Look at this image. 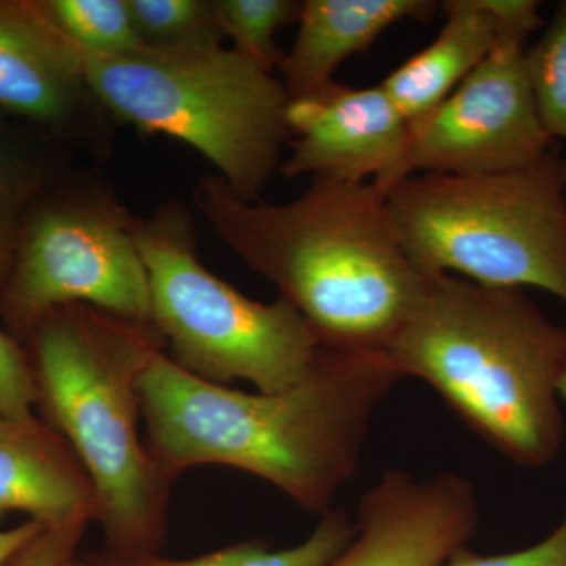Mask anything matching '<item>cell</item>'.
Masks as SVG:
<instances>
[{"label":"cell","instance_id":"1","mask_svg":"<svg viewBox=\"0 0 566 566\" xmlns=\"http://www.w3.org/2000/svg\"><path fill=\"white\" fill-rule=\"evenodd\" d=\"M400 379L386 354L324 348L301 385L249 394L203 381L161 352L140 376L145 447L172 480L196 465H227L324 515Z\"/></svg>","mask_w":566,"mask_h":566},{"label":"cell","instance_id":"2","mask_svg":"<svg viewBox=\"0 0 566 566\" xmlns=\"http://www.w3.org/2000/svg\"><path fill=\"white\" fill-rule=\"evenodd\" d=\"M193 203L227 248L279 290L324 348L385 354L427 277L390 222L386 192L312 177L289 203L244 202L219 175L197 182Z\"/></svg>","mask_w":566,"mask_h":566},{"label":"cell","instance_id":"3","mask_svg":"<svg viewBox=\"0 0 566 566\" xmlns=\"http://www.w3.org/2000/svg\"><path fill=\"white\" fill-rule=\"evenodd\" d=\"M385 354L400 378L428 382L516 464L542 468L556 458L566 329L523 290L431 275Z\"/></svg>","mask_w":566,"mask_h":566},{"label":"cell","instance_id":"4","mask_svg":"<svg viewBox=\"0 0 566 566\" xmlns=\"http://www.w3.org/2000/svg\"><path fill=\"white\" fill-rule=\"evenodd\" d=\"M39 403L95 490L106 553H158L175 480L140 436V376L166 340L150 322L87 304L57 308L32 331Z\"/></svg>","mask_w":566,"mask_h":566},{"label":"cell","instance_id":"5","mask_svg":"<svg viewBox=\"0 0 566 566\" xmlns=\"http://www.w3.org/2000/svg\"><path fill=\"white\" fill-rule=\"evenodd\" d=\"M77 54L82 76L111 118L185 142L238 199L260 200L290 142V96L279 77L223 46H142L128 55L77 46Z\"/></svg>","mask_w":566,"mask_h":566},{"label":"cell","instance_id":"6","mask_svg":"<svg viewBox=\"0 0 566 566\" xmlns=\"http://www.w3.org/2000/svg\"><path fill=\"white\" fill-rule=\"evenodd\" d=\"M564 166L551 150L505 172L412 174L387 191V211L424 277L534 286L566 304Z\"/></svg>","mask_w":566,"mask_h":566},{"label":"cell","instance_id":"7","mask_svg":"<svg viewBox=\"0 0 566 566\" xmlns=\"http://www.w3.org/2000/svg\"><path fill=\"white\" fill-rule=\"evenodd\" d=\"M196 233L192 212L181 202L136 218L151 323L166 340L167 356L214 385L243 379L259 392L301 385L322 359L318 335L282 297L256 303L207 270Z\"/></svg>","mask_w":566,"mask_h":566},{"label":"cell","instance_id":"8","mask_svg":"<svg viewBox=\"0 0 566 566\" xmlns=\"http://www.w3.org/2000/svg\"><path fill=\"white\" fill-rule=\"evenodd\" d=\"M0 304L24 333L73 304L151 323L136 216L98 175L84 170L51 199L33 202Z\"/></svg>","mask_w":566,"mask_h":566},{"label":"cell","instance_id":"9","mask_svg":"<svg viewBox=\"0 0 566 566\" xmlns=\"http://www.w3.org/2000/svg\"><path fill=\"white\" fill-rule=\"evenodd\" d=\"M523 44L502 40L446 99L409 122L415 174L505 172L553 150Z\"/></svg>","mask_w":566,"mask_h":566},{"label":"cell","instance_id":"10","mask_svg":"<svg viewBox=\"0 0 566 566\" xmlns=\"http://www.w3.org/2000/svg\"><path fill=\"white\" fill-rule=\"evenodd\" d=\"M290 158L279 170L363 185L387 193L415 174L409 151V120L381 85L354 88L329 82L290 99L286 109Z\"/></svg>","mask_w":566,"mask_h":566},{"label":"cell","instance_id":"11","mask_svg":"<svg viewBox=\"0 0 566 566\" xmlns=\"http://www.w3.org/2000/svg\"><path fill=\"white\" fill-rule=\"evenodd\" d=\"M0 107L102 153L112 118L82 76L77 46L36 0H0Z\"/></svg>","mask_w":566,"mask_h":566},{"label":"cell","instance_id":"12","mask_svg":"<svg viewBox=\"0 0 566 566\" xmlns=\"http://www.w3.org/2000/svg\"><path fill=\"white\" fill-rule=\"evenodd\" d=\"M476 521L479 501L464 476L387 472L360 501L352 543L327 566H444Z\"/></svg>","mask_w":566,"mask_h":566},{"label":"cell","instance_id":"13","mask_svg":"<svg viewBox=\"0 0 566 566\" xmlns=\"http://www.w3.org/2000/svg\"><path fill=\"white\" fill-rule=\"evenodd\" d=\"M28 513L61 524L96 521L98 502L81 461L57 431L0 416V517Z\"/></svg>","mask_w":566,"mask_h":566},{"label":"cell","instance_id":"14","mask_svg":"<svg viewBox=\"0 0 566 566\" xmlns=\"http://www.w3.org/2000/svg\"><path fill=\"white\" fill-rule=\"evenodd\" d=\"M433 0H304L300 29L279 66L290 99L334 81L338 66L405 20L427 21Z\"/></svg>","mask_w":566,"mask_h":566},{"label":"cell","instance_id":"15","mask_svg":"<svg viewBox=\"0 0 566 566\" xmlns=\"http://www.w3.org/2000/svg\"><path fill=\"white\" fill-rule=\"evenodd\" d=\"M433 43L379 82L409 122L438 106L499 46L501 28L483 0H446Z\"/></svg>","mask_w":566,"mask_h":566},{"label":"cell","instance_id":"16","mask_svg":"<svg viewBox=\"0 0 566 566\" xmlns=\"http://www.w3.org/2000/svg\"><path fill=\"white\" fill-rule=\"evenodd\" d=\"M356 526L340 510L322 515L318 526L304 542L289 547H270L264 543L245 542L222 547L203 556L166 558L155 554L114 556L104 553L95 558L98 566H327L352 543Z\"/></svg>","mask_w":566,"mask_h":566},{"label":"cell","instance_id":"17","mask_svg":"<svg viewBox=\"0 0 566 566\" xmlns=\"http://www.w3.org/2000/svg\"><path fill=\"white\" fill-rule=\"evenodd\" d=\"M300 0H214L216 20L233 51L274 74L285 57L275 43L279 29L300 21Z\"/></svg>","mask_w":566,"mask_h":566},{"label":"cell","instance_id":"18","mask_svg":"<svg viewBox=\"0 0 566 566\" xmlns=\"http://www.w3.org/2000/svg\"><path fill=\"white\" fill-rule=\"evenodd\" d=\"M144 46L164 50L222 46L214 0H128Z\"/></svg>","mask_w":566,"mask_h":566},{"label":"cell","instance_id":"19","mask_svg":"<svg viewBox=\"0 0 566 566\" xmlns=\"http://www.w3.org/2000/svg\"><path fill=\"white\" fill-rule=\"evenodd\" d=\"M54 24L82 50L128 55L144 46L128 0H41Z\"/></svg>","mask_w":566,"mask_h":566},{"label":"cell","instance_id":"20","mask_svg":"<svg viewBox=\"0 0 566 566\" xmlns=\"http://www.w3.org/2000/svg\"><path fill=\"white\" fill-rule=\"evenodd\" d=\"M526 65L543 125L553 139L566 140V0L526 52Z\"/></svg>","mask_w":566,"mask_h":566},{"label":"cell","instance_id":"21","mask_svg":"<svg viewBox=\"0 0 566 566\" xmlns=\"http://www.w3.org/2000/svg\"><path fill=\"white\" fill-rule=\"evenodd\" d=\"M44 185L43 174L0 136V296L13 266L22 223Z\"/></svg>","mask_w":566,"mask_h":566},{"label":"cell","instance_id":"22","mask_svg":"<svg viewBox=\"0 0 566 566\" xmlns=\"http://www.w3.org/2000/svg\"><path fill=\"white\" fill-rule=\"evenodd\" d=\"M36 403L39 392L31 360L13 337L0 331V416L33 419Z\"/></svg>","mask_w":566,"mask_h":566},{"label":"cell","instance_id":"23","mask_svg":"<svg viewBox=\"0 0 566 566\" xmlns=\"http://www.w3.org/2000/svg\"><path fill=\"white\" fill-rule=\"evenodd\" d=\"M91 523L73 520L50 524L2 566H73L80 558L77 549Z\"/></svg>","mask_w":566,"mask_h":566},{"label":"cell","instance_id":"24","mask_svg":"<svg viewBox=\"0 0 566 566\" xmlns=\"http://www.w3.org/2000/svg\"><path fill=\"white\" fill-rule=\"evenodd\" d=\"M444 566H566V513L553 534L527 549L482 557L461 547Z\"/></svg>","mask_w":566,"mask_h":566},{"label":"cell","instance_id":"25","mask_svg":"<svg viewBox=\"0 0 566 566\" xmlns=\"http://www.w3.org/2000/svg\"><path fill=\"white\" fill-rule=\"evenodd\" d=\"M46 526H50V524L29 517L20 526L2 528L0 531V566L6 564L11 556H14L22 546L28 545L33 536L39 535Z\"/></svg>","mask_w":566,"mask_h":566},{"label":"cell","instance_id":"26","mask_svg":"<svg viewBox=\"0 0 566 566\" xmlns=\"http://www.w3.org/2000/svg\"><path fill=\"white\" fill-rule=\"evenodd\" d=\"M558 395L566 401V368L564 375H562L560 382H558Z\"/></svg>","mask_w":566,"mask_h":566},{"label":"cell","instance_id":"27","mask_svg":"<svg viewBox=\"0 0 566 566\" xmlns=\"http://www.w3.org/2000/svg\"><path fill=\"white\" fill-rule=\"evenodd\" d=\"M73 566H98L96 565L95 558H77L76 564Z\"/></svg>","mask_w":566,"mask_h":566},{"label":"cell","instance_id":"28","mask_svg":"<svg viewBox=\"0 0 566 566\" xmlns=\"http://www.w3.org/2000/svg\"><path fill=\"white\" fill-rule=\"evenodd\" d=\"M564 188H565V197H566V164L564 166Z\"/></svg>","mask_w":566,"mask_h":566}]
</instances>
